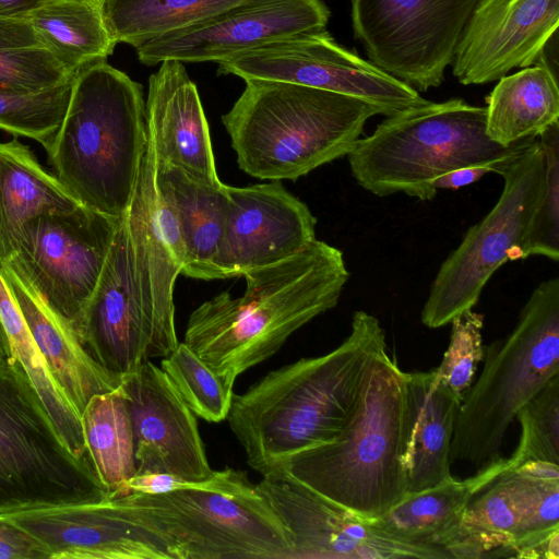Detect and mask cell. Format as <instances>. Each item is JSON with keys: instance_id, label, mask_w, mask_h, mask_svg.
Here are the masks:
<instances>
[{"instance_id": "obj_1", "label": "cell", "mask_w": 559, "mask_h": 559, "mask_svg": "<svg viewBox=\"0 0 559 559\" xmlns=\"http://www.w3.org/2000/svg\"><path fill=\"white\" fill-rule=\"evenodd\" d=\"M386 348L374 316L357 310L349 335L330 353L269 372L233 395L229 427L248 465L262 475L288 457L335 440L352 420L368 369Z\"/></svg>"}, {"instance_id": "obj_2", "label": "cell", "mask_w": 559, "mask_h": 559, "mask_svg": "<svg viewBox=\"0 0 559 559\" xmlns=\"http://www.w3.org/2000/svg\"><path fill=\"white\" fill-rule=\"evenodd\" d=\"M243 276L240 297L223 292L191 312L183 338L233 386L294 332L334 308L349 272L340 249L314 239L300 252Z\"/></svg>"}, {"instance_id": "obj_3", "label": "cell", "mask_w": 559, "mask_h": 559, "mask_svg": "<svg viewBox=\"0 0 559 559\" xmlns=\"http://www.w3.org/2000/svg\"><path fill=\"white\" fill-rule=\"evenodd\" d=\"M409 442L406 372L384 348L368 369L359 404L345 430L329 443L292 455L280 468L370 521L407 493Z\"/></svg>"}, {"instance_id": "obj_4", "label": "cell", "mask_w": 559, "mask_h": 559, "mask_svg": "<svg viewBox=\"0 0 559 559\" xmlns=\"http://www.w3.org/2000/svg\"><path fill=\"white\" fill-rule=\"evenodd\" d=\"M146 140L142 85L103 60L75 74L46 152L55 176L82 205L121 218Z\"/></svg>"}, {"instance_id": "obj_5", "label": "cell", "mask_w": 559, "mask_h": 559, "mask_svg": "<svg viewBox=\"0 0 559 559\" xmlns=\"http://www.w3.org/2000/svg\"><path fill=\"white\" fill-rule=\"evenodd\" d=\"M222 122L239 168L258 178L297 180L347 156L366 122L384 115L374 104L320 88L249 79Z\"/></svg>"}, {"instance_id": "obj_6", "label": "cell", "mask_w": 559, "mask_h": 559, "mask_svg": "<svg viewBox=\"0 0 559 559\" xmlns=\"http://www.w3.org/2000/svg\"><path fill=\"white\" fill-rule=\"evenodd\" d=\"M176 559H289L286 528L246 472L226 467L162 493L111 496Z\"/></svg>"}, {"instance_id": "obj_7", "label": "cell", "mask_w": 559, "mask_h": 559, "mask_svg": "<svg viewBox=\"0 0 559 559\" xmlns=\"http://www.w3.org/2000/svg\"><path fill=\"white\" fill-rule=\"evenodd\" d=\"M515 145L504 147L489 139L486 107L452 98L386 116L347 157L354 179L370 193L403 192L430 201L438 192L433 182L443 174L465 166L493 167Z\"/></svg>"}, {"instance_id": "obj_8", "label": "cell", "mask_w": 559, "mask_h": 559, "mask_svg": "<svg viewBox=\"0 0 559 559\" xmlns=\"http://www.w3.org/2000/svg\"><path fill=\"white\" fill-rule=\"evenodd\" d=\"M484 360L462 396L450 463L480 467L499 457L518 411L559 374V277L536 286L513 330L485 346Z\"/></svg>"}, {"instance_id": "obj_9", "label": "cell", "mask_w": 559, "mask_h": 559, "mask_svg": "<svg viewBox=\"0 0 559 559\" xmlns=\"http://www.w3.org/2000/svg\"><path fill=\"white\" fill-rule=\"evenodd\" d=\"M109 496L88 457L63 440L21 362L0 357V515Z\"/></svg>"}, {"instance_id": "obj_10", "label": "cell", "mask_w": 559, "mask_h": 559, "mask_svg": "<svg viewBox=\"0 0 559 559\" xmlns=\"http://www.w3.org/2000/svg\"><path fill=\"white\" fill-rule=\"evenodd\" d=\"M493 173L503 177L499 200L440 265L420 314L427 328H441L472 310L493 273L507 261L520 259L544 187V156L537 136L518 143L493 166Z\"/></svg>"}, {"instance_id": "obj_11", "label": "cell", "mask_w": 559, "mask_h": 559, "mask_svg": "<svg viewBox=\"0 0 559 559\" xmlns=\"http://www.w3.org/2000/svg\"><path fill=\"white\" fill-rule=\"evenodd\" d=\"M479 0H352L371 63L418 92L438 87Z\"/></svg>"}, {"instance_id": "obj_12", "label": "cell", "mask_w": 559, "mask_h": 559, "mask_svg": "<svg viewBox=\"0 0 559 559\" xmlns=\"http://www.w3.org/2000/svg\"><path fill=\"white\" fill-rule=\"evenodd\" d=\"M121 218L84 205L40 215L3 265L72 328L96 288Z\"/></svg>"}, {"instance_id": "obj_13", "label": "cell", "mask_w": 559, "mask_h": 559, "mask_svg": "<svg viewBox=\"0 0 559 559\" xmlns=\"http://www.w3.org/2000/svg\"><path fill=\"white\" fill-rule=\"evenodd\" d=\"M218 74L293 83L357 97L385 117L428 100L405 82L350 51L324 29L259 46L218 63Z\"/></svg>"}, {"instance_id": "obj_14", "label": "cell", "mask_w": 559, "mask_h": 559, "mask_svg": "<svg viewBox=\"0 0 559 559\" xmlns=\"http://www.w3.org/2000/svg\"><path fill=\"white\" fill-rule=\"evenodd\" d=\"M258 489L286 528L289 559H449V551L417 544L372 525L276 469Z\"/></svg>"}, {"instance_id": "obj_15", "label": "cell", "mask_w": 559, "mask_h": 559, "mask_svg": "<svg viewBox=\"0 0 559 559\" xmlns=\"http://www.w3.org/2000/svg\"><path fill=\"white\" fill-rule=\"evenodd\" d=\"M329 17L322 0H242L134 48L146 66L165 60L219 63L281 38L324 29Z\"/></svg>"}, {"instance_id": "obj_16", "label": "cell", "mask_w": 559, "mask_h": 559, "mask_svg": "<svg viewBox=\"0 0 559 559\" xmlns=\"http://www.w3.org/2000/svg\"><path fill=\"white\" fill-rule=\"evenodd\" d=\"M72 329L85 352L120 378L151 358L168 356L142 305L126 215L96 288Z\"/></svg>"}, {"instance_id": "obj_17", "label": "cell", "mask_w": 559, "mask_h": 559, "mask_svg": "<svg viewBox=\"0 0 559 559\" xmlns=\"http://www.w3.org/2000/svg\"><path fill=\"white\" fill-rule=\"evenodd\" d=\"M126 222L142 305L169 355L179 344L174 287L185 263L186 248L175 207L156 188L155 154L148 131Z\"/></svg>"}, {"instance_id": "obj_18", "label": "cell", "mask_w": 559, "mask_h": 559, "mask_svg": "<svg viewBox=\"0 0 559 559\" xmlns=\"http://www.w3.org/2000/svg\"><path fill=\"white\" fill-rule=\"evenodd\" d=\"M120 390L133 432L136 474L163 473L188 483L211 476L194 413L160 367L145 361L122 377Z\"/></svg>"}, {"instance_id": "obj_19", "label": "cell", "mask_w": 559, "mask_h": 559, "mask_svg": "<svg viewBox=\"0 0 559 559\" xmlns=\"http://www.w3.org/2000/svg\"><path fill=\"white\" fill-rule=\"evenodd\" d=\"M225 235L216 266L221 278L277 263L310 245L317 218L278 180L227 186Z\"/></svg>"}, {"instance_id": "obj_20", "label": "cell", "mask_w": 559, "mask_h": 559, "mask_svg": "<svg viewBox=\"0 0 559 559\" xmlns=\"http://www.w3.org/2000/svg\"><path fill=\"white\" fill-rule=\"evenodd\" d=\"M559 0H479L452 60L463 85L486 84L535 63L557 32Z\"/></svg>"}, {"instance_id": "obj_21", "label": "cell", "mask_w": 559, "mask_h": 559, "mask_svg": "<svg viewBox=\"0 0 559 559\" xmlns=\"http://www.w3.org/2000/svg\"><path fill=\"white\" fill-rule=\"evenodd\" d=\"M7 516L38 538L50 559H176L157 533L112 498Z\"/></svg>"}, {"instance_id": "obj_22", "label": "cell", "mask_w": 559, "mask_h": 559, "mask_svg": "<svg viewBox=\"0 0 559 559\" xmlns=\"http://www.w3.org/2000/svg\"><path fill=\"white\" fill-rule=\"evenodd\" d=\"M159 64L150 75L145 102L156 164L178 168L205 185H223L197 85L182 62L165 60Z\"/></svg>"}, {"instance_id": "obj_23", "label": "cell", "mask_w": 559, "mask_h": 559, "mask_svg": "<svg viewBox=\"0 0 559 559\" xmlns=\"http://www.w3.org/2000/svg\"><path fill=\"white\" fill-rule=\"evenodd\" d=\"M0 270L52 380L80 416L94 395L120 386L122 378L106 371L85 352L70 324L25 280L5 265Z\"/></svg>"}, {"instance_id": "obj_24", "label": "cell", "mask_w": 559, "mask_h": 559, "mask_svg": "<svg viewBox=\"0 0 559 559\" xmlns=\"http://www.w3.org/2000/svg\"><path fill=\"white\" fill-rule=\"evenodd\" d=\"M511 468L510 459L499 456L465 479L451 475L433 487L406 493L385 514L369 522L393 536L449 551L471 500Z\"/></svg>"}, {"instance_id": "obj_25", "label": "cell", "mask_w": 559, "mask_h": 559, "mask_svg": "<svg viewBox=\"0 0 559 559\" xmlns=\"http://www.w3.org/2000/svg\"><path fill=\"white\" fill-rule=\"evenodd\" d=\"M82 205L16 138L0 141V267L15 254L40 215Z\"/></svg>"}, {"instance_id": "obj_26", "label": "cell", "mask_w": 559, "mask_h": 559, "mask_svg": "<svg viewBox=\"0 0 559 559\" xmlns=\"http://www.w3.org/2000/svg\"><path fill=\"white\" fill-rule=\"evenodd\" d=\"M411 416L407 493L433 487L451 476L450 452L462 395L435 370L406 372Z\"/></svg>"}, {"instance_id": "obj_27", "label": "cell", "mask_w": 559, "mask_h": 559, "mask_svg": "<svg viewBox=\"0 0 559 559\" xmlns=\"http://www.w3.org/2000/svg\"><path fill=\"white\" fill-rule=\"evenodd\" d=\"M155 183L175 207L186 255L181 274L197 280H217L216 262L225 235L229 197L227 186L205 185L178 168L156 164Z\"/></svg>"}, {"instance_id": "obj_28", "label": "cell", "mask_w": 559, "mask_h": 559, "mask_svg": "<svg viewBox=\"0 0 559 559\" xmlns=\"http://www.w3.org/2000/svg\"><path fill=\"white\" fill-rule=\"evenodd\" d=\"M536 479L511 468L501 473L468 503L449 547L452 558H512L515 537L525 522Z\"/></svg>"}, {"instance_id": "obj_29", "label": "cell", "mask_w": 559, "mask_h": 559, "mask_svg": "<svg viewBox=\"0 0 559 559\" xmlns=\"http://www.w3.org/2000/svg\"><path fill=\"white\" fill-rule=\"evenodd\" d=\"M486 133L510 147L559 122L557 75L544 64L504 75L486 98Z\"/></svg>"}, {"instance_id": "obj_30", "label": "cell", "mask_w": 559, "mask_h": 559, "mask_svg": "<svg viewBox=\"0 0 559 559\" xmlns=\"http://www.w3.org/2000/svg\"><path fill=\"white\" fill-rule=\"evenodd\" d=\"M28 20L46 47L74 75L106 60L116 46L99 3L92 0H48Z\"/></svg>"}, {"instance_id": "obj_31", "label": "cell", "mask_w": 559, "mask_h": 559, "mask_svg": "<svg viewBox=\"0 0 559 559\" xmlns=\"http://www.w3.org/2000/svg\"><path fill=\"white\" fill-rule=\"evenodd\" d=\"M81 424L99 480L110 496L118 495L136 474L133 432L120 386L94 395L81 414Z\"/></svg>"}, {"instance_id": "obj_32", "label": "cell", "mask_w": 559, "mask_h": 559, "mask_svg": "<svg viewBox=\"0 0 559 559\" xmlns=\"http://www.w3.org/2000/svg\"><path fill=\"white\" fill-rule=\"evenodd\" d=\"M0 323L10 355L17 359L27 372L63 440L76 456L88 457L81 416L52 380L1 270Z\"/></svg>"}, {"instance_id": "obj_33", "label": "cell", "mask_w": 559, "mask_h": 559, "mask_svg": "<svg viewBox=\"0 0 559 559\" xmlns=\"http://www.w3.org/2000/svg\"><path fill=\"white\" fill-rule=\"evenodd\" d=\"M242 0H99L111 39L135 46L215 15Z\"/></svg>"}, {"instance_id": "obj_34", "label": "cell", "mask_w": 559, "mask_h": 559, "mask_svg": "<svg viewBox=\"0 0 559 559\" xmlns=\"http://www.w3.org/2000/svg\"><path fill=\"white\" fill-rule=\"evenodd\" d=\"M28 19L0 17V90L16 94L49 91L73 81Z\"/></svg>"}, {"instance_id": "obj_35", "label": "cell", "mask_w": 559, "mask_h": 559, "mask_svg": "<svg viewBox=\"0 0 559 559\" xmlns=\"http://www.w3.org/2000/svg\"><path fill=\"white\" fill-rule=\"evenodd\" d=\"M160 369L199 417L209 423H219L227 418L234 386L183 342L162 359Z\"/></svg>"}, {"instance_id": "obj_36", "label": "cell", "mask_w": 559, "mask_h": 559, "mask_svg": "<svg viewBox=\"0 0 559 559\" xmlns=\"http://www.w3.org/2000/svg\"><path fill=\"white\" fill-rule=\"evenodd\" d=\"M72 82L33 94L0 90V130L37 141L46 150L67 110Z\"/></svg>"}, {"instance_id": "obj_37", "label": "cell", "mask_w": 559, "mask_h": 559, "mask_svg": "<svg viewBox=\"0 0 559 559\" xmlns=\"http://www.w3.org/2000/svg\"><path fill=\"white\" fill-rule=\"evenodd\" d=\"M544 187L539 203L522 240L520 259L542 255L559 260V122L543 131Z\"/></svg>"}, {"instance_id": "obj_38", "label": "cell", "mask_w": 559, "mask_h": 559, "mask_svg": "<svg viewBox=\"0 0 559 559\" xmlns=\"http://www.w3.org/2000/svg\"><path fill=\"white\" fill-rule=\"evenodd\" d=\"M521 436L509 457L512 468L527 461L559 464V374L516 413Z\"/></svg>"}, {"instance_id": "obj_39", "label": "cell", "mask_w": 559, "mask_h": 559, "mask_svg": "<svg viewBox=\"0 0 559 559\" xmlns=\"http://www.w3.org/2000/svg\"><path fill=\"white\" fill-rule=\"evenodd\" d=\"M450 343L440 365L435 368L437 378L462 395L472 385L477 366L484 359V318L467 310L451 322Z\"/></svg>"}, {"instance_id": "obj_40", "label": "cell", "mask_w": 559, "mask_h": 559, "mask_svg": "<svg viewBox=\"0 0 559 559\" xmlns=\"http://www.w3.org/2000/svg\"><path fill=\"white\" fill-rule=\"evenodd\" d=\"M48 548L7 515H0V559H50Z\"/></svg>"}, {"instance_id": "obj_41", "label": "cell", "mask_w": 559, "mask_h": 559, "mask_svg": "<svg viewBox=\"0 0 559 559\" xmlns=\"http://www.w3.org/2000/svg\"><path fill=\"white\" fill-rule=\"evenodd\" d=\"M182 483L185 481L173 475L163 473L135 474L129 481H127L118 495L129 492L162 493L179 487Z\"/></svg>"}, {"instance_id": "obj_42", "label": "cell", "mask_w": 559, "mask_h": 559, "mask_svg": "<svg viewBox=\"0 0 559 559\" xmlns=\"http://www.w3.org/2000/svg\"><path fill=\"white\" fill-rule=\"evenodd\" d=\"M488 173H493L492 166L474 165L460 167L437 178L433 182V188L437 191L439 189L456 190L478 181Z\"/></svg>"}, {"instance_id": "obj_43", "label": "cell", "mask_w": 559, "mask_h": 559, "mask_svg": "<svg viewBox=\"0 0 559 559\" xmlns=\"http://www.w3.org/2000/svg\"><path fill=\"white\" fill-rule=\"evenodd\" d=\"M48 0H0V17L28 19V16Z\"/></svg>"}, {"instance_id": "obj_44", "label": "cell", "mask_w": 559, "mask_h": 559, "mask_svg": "<svg viewBox=\"0 0 559 559\" xmlns=\"http://www.w3.org/2000/svg\"><path fill=\"white\" fill-rule=\"evenodd\" d=\"M513 469L536 479L559 480V464L551 462L527 461Z\"/></svg>"}, {"instance_id": "obj_45", "label": "cell", "mask_w": 559, "mask_h": 559, "mask_svg": "<svg viewBox=\"0 0 559 559\" xmlns=\"http://www.w3.org/2000/svg\"><path fill=\"white\" fill-rule=\"evenodd\" d=\"M10 354L8 343L0 323V357L5 356Z\"/></svg>"}, {"instance_id": "obj_46", "label": "cell", "mask_w": 559, "mask_h": 559, "mask_svg": "<svg viewBox=\"0 0 559 559\" xmlns=\"http://www.w3.org/2000/svg\"><path fill=\"white\" fill-rule=\"evenodd\" d=\"M92 1L99 2V0H92Z\"/></svg>"}]
</instances>
